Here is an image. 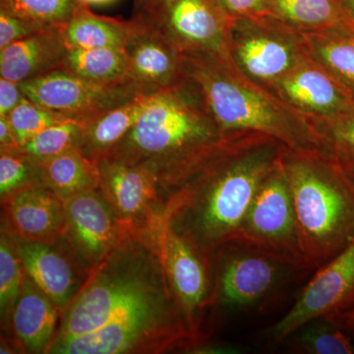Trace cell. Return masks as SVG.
Segmentation results:
<instances>
[{
    "label": "cell",
    "instance_id": "1",
    "mask_svg": "<svg viewBox=\"0 0 354 354\" xmlns=\"http://www.w3.org/2000/svg\"><path fill=\"white\" fill-rule=\"evenodd\" d=\"M286 148L256 133L227 137L169 198L165 221L209 256L234 243L261 183Z\"/></svg>",
    "mask_w": 354,
    "mask_h": 354
},
{
    "label": "cell",
    "instance_id": "2",
    "mask_svg": "<svg viewBox=\"0 0 354 354\" xmlns=\"http://www.w3.org/2000/svg\"><path fill=\"white\" fill-rule=\"evenodd\" d=\"M225 140L197 84L184 76L149 95L138 120L108 157L151 169L165 206Z\"/></svg>",
    "mask_w": 354,
    "mask_h": 354
},
{
    "label": "cell",
    "instance_id": "3",
    "mask_svg": "<svg viewBox=\"0 0 354 354\" xmlns=\"http://www.w3.org/2000/svg\"><path fill=\"white\" fill-rule=\"evenodd\" d=\"M174 298L150 232H132L88 272L80 290L62 311L50 348Z\"/></svg>",
    "mask_w": 354,
    "mask_h": 354
},
{
    "label": "cell",
    "instance_id": "4",
    "mask_svg": "<svg viewBox=\"0 0 354 354\" xmlns=\"http://www.w3.org/2000/svg\"><path fill=\"white\" fill-rule=\"evenodd\" d=\"M183 73L194 81L225 138L256 133L295 151H320L309 120L241 73L228 55H183Z\"/></svg>",
    "mask_w": 354,
    "mask_h": 354
},
{
    "label": "cell",
    "instance_id": "5",
    "mask_svg": "<svg viewBox=\"0 0 354 354\" xmlns=\"http://www.w3.org/2000/svg\"><path fill=\"white\" fill-rule=\"evenodd\" d=\"M281 165L290 185L302 251L320 267L354 239V188L320 151L286 148Z\"/></svg>",
    "mask_w": 354,
    "mask_h": 354
},
{
    "label": "cell",
    "instance_id": "6",
    "mask_svg": "<svg viewBox=\"0 0 354 354\" xmlns=\"http://www.w3.org/2000/svg\"><path fill=\"white\" fill-rule=\"evenodd\" d=\"M198 342L176 299L151 305L48 349L57 354L162 353L194 351Z\"/></svg>",
    "mask_w": 354,
    "mask_h": 354
},
{
    "label": "cell",
    "instance_id": "7",
    "mask_svg": "<svg viewBox=\"0 0 354 354\" xmlns=\"http://www.w3.org/2000/svg\"><path fill=\"white\" fill-rule=\"evenodd\" d=\"M234 243L291 267L310 268L302 251L295 205L281 160L261 183Z\"/></svg>",
    "mask_w": 354,
    "mask_h": 354
},
{
    "label": "cell",
    "instance_id": "8",
    "mask_svg": "<svg viewBox=\"0 0 354 354\" xmlns=\"http://www.w3.org/2000/svg\"><path fill=\"white\" fill-rule=\"evenodd\" d=\"M227 55L241 73L267 88L306 55L304 34L269 16L234 18Z\"/></svg>",
    "mask_w": 354,
    "mask_h": 354
},
{
    "label": "cell",
    "instance_id": "9",
    "mask_svg": "<svg viewBox=\"0 0 354 354\" xmlns=\"http://www.w3.org/2000/svg\"><path fill=\"white\" fill-rule=\"evenodd\" d=\"M135 17L185 53L227 55L234 18L220 0H137Z\"/></svg>",
    "mask_w": 354,
    "mask_h": 354
},
{
    "label": "cell",
    "instance_id": "10",
    "mask_svg": "<svg viewBox=\"0 0 354 354\" xmlns=\"http://www.w3.org/2000/svg\"><path fill=\"white\" fill-rule=\"evenodd\" d=\"M20 86L30 101L83 125L143 93L130 78L95 82L64 68L53 70Z\"/></svg>",
    "mask_w": 354,
    "mask_h": 354
},
{
    "label": "cell",
    "instance_id": "11",
    "mask_svg": "<svg viewBox=\"0 0 354 354\" xmlns=\"http://www.w3.org/2000/svg\"><path fill=\"white\" fill-rule=\"evenodd\" d=\"M148 232L188 327L199 346L202 342L200 326L203 312L213 304L214 278L209 256L174 232L164 216Z\"/></svg>",
    "mask_w": 354,
    "mask_h": 354
},
{
    "label": "cell",
    "instance_id": "12",
    "mask_svg": "<svg viewBox=\"0 0 354 354\" xmlns=\"http://www.w3.org/2000/svg\"><path fill=\"white\" fill-rule=\"evenodd\" d=\"M354 307V239L334 258L320 266L297 301L270 330L283 342L305 324L337 315Z\"/></svg>",
    "mask_w": 354,
    "mask_h": 354
},
{
    "label": "cell",
    "instance_id": "13",
    "mask_svg": "<svg viewBox=\"0 0 354 354\" xmlns=\"http://www.w3.org/2000/svg\"><path fill=\"white\" fill-rule=\"evenodd\" d=\"M64 201L67 225L64 241L88 272L135 232L116 216L100 188Z\"/></svg>",
    "mask_w": 354,
    "mask_h": 354
},
{
    "label": "cell",
    "instance_id": "14",
    "mask_svg": "<svg viewBox=\"0 0 354 354\" xmlns=\"http://www.w3.org/2000/svg\"><path fill=\"white\" fill-rule=\"evenodd\" d=\"M99 188L114 214L135 232H145L165 211L157 176L148 167L113 157L97 162Z\"/></svg>",
    "mask_w": 354,
    "mask_h": 354
},
{
    "label": "cell",
    "instance_id": "15",
    "mask_svg": "<svg viewBox=\"0 0 354 354\" xmlns=\"http://www.w3.org/2000/svg\"><path fill=\"white\" fill-rule=\"evenodd\" d=\"M266 90L309 121L333 120L354 106L344 88L307 55Z\"/></svg>",
    "mask_w": 354,
    "mask_h": 354
},
{
    "label": "cell",
    "instance_id": "16",
    "mask_svg": "<svg viewBox=\"0 0 354 354\" xmlns=\"http://www.w3.org/2000/svg\"><path fill=\"white\" fill-rule=\"evenodd\" d=\"M241 244L221 263L214 279L213 304L230 309L254 306L271 295L291 267L271 256Z\"/></svg>",
    "mask_w": 354,
    "mask_h": 354
},
{
    "label": "cell",
    "instance_id": "17",
    "mask_svg": "<svg viewBox=\"0 0 354 354\" xmlns=\"http://www.w3.org/2000/svg\"><path fill=\"white\" fill-rule=\"evenodd\" d=\"M2 225L16 239L57 244L66 232L65 201L50 188L34 185L1 199Z\"/></svg>",
    "mask_w": 354,
    "mask_h": 354
},
{
    "label": "cell",
    "instance_id": "18",
    "mask_svg": "<svg viewBox=\"0 0 354 354\" xmlns=\"http://www.w3.org/2000/svg\"><path fill=\"white\" fill-rule=\"evenodd\" d=\"M132 20V34L125 46L129 78L146 94L183 80V53L138 18Z\"/></svg>",
    "mask_w": 354,
    "mask_h": 354
},
{
    "label": "cell",
    "instance_id": "19",
    "mask_svg": "<svg viewBox=\"0 0 354 354\" xmlns=\"http://www.w3.org/2000/svg\"><path fill=\"white\" fill-rule=\"evenodd\" d=\"M15 239L27 276L64 311L85 281L77 269L85 268L68 247L66 250L59 249V242L46 244Z\"/></svg>",
    "mask_w": 354,
    "mask_h": 354
},
{
    "label": "cell",
    "instance_id": "20",
    "mask_svg": "<svg viewBox=\"0 0 354 354\" xmlns=\"http://www.w3.org/2000/svg\"><path fill=\"white\" fill-rule=\"evenodd\" d=\"M62 313V309L26 274L6 330L23 353H48Z\"/></svg>",
    "mask_w": 354,
    "mask_h": 354
},
{
    "label": "cell",
    "instance_id": "21",
    "mask_svg": "<svg viewBox=\"0 0 354 354\" xmlns=\"http://www.w3.org/2000/svg\"><path fill=\"white\" fill-rule=\"evenodd\" d=\"M59 27L46 28L0 50V76L21 84L60 68L67 48Z\"/></svg>",
    "mask_w": 354,
    "mask_h": 354
},
{
    "label": "cell",
    "instance_id": "22",
    "mask_svg": "<svg viewBox=\"0 0 354 354\" xmlns=\"http://www.w3.org/2000/svg\"><path fill=\"white\" fill-rule=\"evenodd\" d=\"M149 95L141 93L84 124L81 152L95 164L111 155L138 120Z\"/></svg>",
    "mask_w": 354,
    "mask_h": 354
},
{
    "label": "cell",
    "instance_id": "23",
    "mask_svg": "<svg viewBox=\"0 0 354 354\" xmlns=\"http://www.w3.org/2000/svg\"><path fill=\"white\" fill-rule=\"evenodd\" d=\"M304 37L307 57L325 69L354 102V29L344 24Z\"/></svg>",
    "mask_w": 354,
    "mask_h": 354
},
{
    "label": "cell",
    "instance_id": "24",
    "mask_svg": "<svg viewBox=\"0 0 354 354\" xmlns=\"http://www.w3.org/2000/svg\"><path fill=\"white\" fill-rule=\"evenodd\" d=\"M133 20L121 21L91 12L80 3L65 24L60 26L67 48H125L133 31Z\"/></svg>",
    "mask_w": 354,
    "mask_h": 354
},
{
    "label": "cell",
    "instance_id": "25",
    "mask_svg": "<svg viewBox=\"0 0 354 354\" xmlns=\"http://www.w3.org/2000/svg\"><path fill=\"white\" fill-rule=\"evenodd\" d=\"M37 162L43 185L64 200L99 188L97 164L80 149Z\"/></svg>",
    "mask_w": 354,
    "mask_h": 354
},
{
    "label": "cell",
    "instance_id": "26",
    "mask_svg": "<svg viewBox=\"0 0 354 354\" xmlns=\"http://www.w3.org/2000/svg\"><path fill=\"white\" fill-rule=\"evenodd\" d=\"M265 16L301 34L346 24L335 0H270Z\"/></svg>",
    "mask_w": 354,
    "mask_h": 354
},
{
    "label": "cell",
    "instance_id": "27",
    "mask_svg": "<svg viewBox=\"0 0 354 354\" xmlns=\"http://www.w3.org/2000/svg\"><path fill=\"white\" fill-rule=\"evenodd\" d=\"M60 68L95 82H118L129 78L125 48H67Z\"/></svg>",
    "mask_w": 354,
    "mask_h": 354
},
{
    "label": "cell",
    "instance_id": "28",
    "mask_svg": "<svg viewBox=\"0 0 354 354\" xmlns=\"http://www.w3.org/2000/svg\"><path fill=\"white\" fill-rule=\"evenodd\" d=\"M292 335L293 346L298 353L354 354L351 337L327 317L310 321Z\"/></svg>",
    "mask_w": 354,
    "mask_h": 354
},
{
    "label": "cell",
    "instance_id": "29",
    "mask_svg": "<svg viewBox=\"0 0 354 354\" xmlns=\"http://www.w3.org/2000/svg\"><path fill=\"white\" fill-rule=\"evenodd\" d=\"M26 276L15 237L1 225L0 237V310L1 323L7 329L11 311L19 297Z\"/></svg>",
    "mask_w": 354,
    "mask_h": 354
},
{
    "label": "cell",
    "instance_id": "30",
    "mask_svg": "<svg viewBox=\"0 0 354 354\" xmlns=\"http://www.w3.org/2000/svg\"><path fill=\"white\" fill-rule=\"evenodd\" d=\"M83 127L82 123L75 120L55 123L39 133L21 149L36 162L80 149Z\"/></svg>",
    "mask_w": 354,
    "mask_h": 354
},
{
    "label": "cell",
    "instance_id": "31",
    "mask_svg": "<svg viewBox=\"0 0 354 354\" xmlns=\"http://www.w3.org/2000/svg\"><path fill=\"white\" fill-rule=\"evenodd\" d=\"M309 122L324 155L337 162L354 158V106L333 120Z\"/></svg>",
    "mask_w": 354,
    "mask_h": 354
},
{
    "label": "cell",
    "instance_id": "32",
    "mask_svg": "<svg viewBox=\"0 0 354 354\" xmlns=\"http://www.w3.org/2000/svg\"><path fill=\"white\" fill-rule=\"evenodd\" d=\"M34 185H43L38 162L21 148L0 150V197Z\"/></svg>",
    "mask_w": 354,
    "mask_h": 354
},
{
    "label": "cell",
    "instance_id": "33",
    "mask_svg": "<svg viewBox=\"0 0 354 354\" xmlns=\"http://www.w3.org/2000/svg\"><path fill=\"white\" fill-rule=\"evenodd\" d=\"M79 0H0V6L48 27H59L72 17Z\"/></svg>",
    "mask_w": 354,
    "mask_h": 354
},
{
    "label": "cell",
    "instance_id": "34",
    "mask_svg": "<svg viewBox=\"0 0 354 354\" xmlns=\"http://www.w3.org/2000/svg\"><path fill=\"white\" fill-rule=\"evenodd\" d=\"M20 148L50 125L67 120L24 97L7 115Z\"/></svg>",
    "mask_w": 354,
    "mask_h": 354
},
{
    "label": "cell",
    "instance_id": "35",
    "mask_svg": "<svg viewBox=\"0 0 354 354\" xmlns=\"http://www.w3.org/2000/svg\"><path fill=\"white\" fill-rule=\"evenodd\" d=\"M48 27L0 6V50Z\"/></svg>",
    "mask_w": 354,
    "mask_h": 354
},
{
    "label": "cell",
    "instance_id": "36",
    "mask_svg": "<svg viewBox=\"0 0 354 354\" xmlns=\"http://www.w3.org/2000/svg\"><path fill=\"white\" fill-rule=\"evenodd\" d=\"M270 0H220L232 18L261 17L267 14Z\"/></svg>",
    "mask_w": 354,
    "mask_h": 354
},
{
    "label": "cell",
    "instance_id": "37",
    "mask_svg": "<svg viewBox=\"0 0 354 354\" xmlns=\"http://www.w3.org/2000/svg\"><path fill=\"white\" fill-rule=\"evenodd\" d=\"M20 83L0 77V116H7L24 99Z\"/></svg>",
    "mask_w": 354,
    "mask_h": 354
},
{
    "label": "cell",
    "instance_id": "38",
    "mask_svg": "<svg viewBox=\"0 0 354 354\" xmlns=\"http://www.w3.org/2000/svg\"><path fill=\"white\" fill-rule=\"evenodd\" d=\"M20 148L7 116H0V150Z\"/></svg>",
    "mask_w": 354,
    "mask_h": 354
},
{
    "label": "cell",
    "instance_id": "39",
    "mask_svg": "<svg viewBox=\"0 0 354 354\" xmlns=\"http://www.w3.org/2000/svg\"><path fill=\"white\" fill-rule=\"evenodd\" d=\"M327 318L337 324L354 342V307L337 314V315L327 317Z\"/></svg>",
    "mask_w": 354,
    "mask_h": 354
},
{
    "label": "cell",
    "instance_id": "40",
    "mask_svg": "<svg viewBox=\"0 0 354 354\" xmlns=\"http://www.w3.org/2000/svg\"><path fill=\"white\" fill-rule=\"evenodd\" d=\"M346 24L354 29V0H335Z\"/></svg>",
    "mask_w": 354,
    "mask_h": 354
},
{
    "label": "cell",
    "instance_id": "41",
    "mask_svg": "<svg viewBox=\"0 0 354 354\" xmlns=\"http://www.w3.org/2000/svg\"><path fill=\"white\" fill-rule=\"evenodd\" d=\"M337 162V167H339L342 176H344V178H346L348 183L354 188V158L344 160V162Z\"/></svg>",
    "mask_w": 354,
    "mask_h": 354
},
{
    "label": "cell",
    "instance_id": "42",
    "mask_svg": "<svg viewBox=\"0 0 354 354\" xmlns=\"http://www.w3.org/2000/svg\"><path fill=\"white\" fill-rule=\"evenodd\" d=\"M81 3L86 4V6H101V4L109 3L113 0H79Z\"/></svg>",
    "mask_w": 354,
    "mask_h": 354
}]
</instances>
